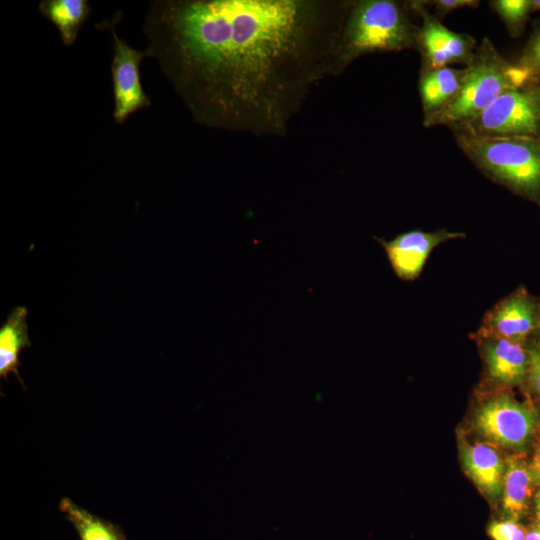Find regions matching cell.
Instances as JSON below:
<instances>
[{"label": "cell", "instance_id": "obj_18", "mask_svg": "<svg viewBox=\"0 0 540 540\" xmlns=\"http://www.w3.org/2000/svg\"><path fill=\"white\" fill-rule=\"evenodd\" d=\"M489 6L499 16L511 38L522 36L533 12L532 0H491Z\"/></svg>", "mask_w": 540, "mask_h": 540}, {"label": "cell", "instance_id": "obj_26", "mask_svg": "<svg viewBox=\"0 0 540 540\" xmlns=\"http://www.w3.org/2000/svg\"><path fill=\"white\" fill-rule=\"evenodd\" d=\"M530 341H534V342H538L540 343V316H539V320H538V323H537V326H536V329L530 339Z\"/></svg>", "mask_w": 540, "mask_h": 540}, {"label": "cell", "instance_id": "obj_22", "mask_svg": "<svg viewBox=\"0 0 540 540\" xmlns=\"http://www.w3.org/2000/svg\"><path fill=\"white\" fill-rule=\"evenodd\" d=\"M426 6L434 7V15L442 20L448 14L462 9V8H472L476 9L480 5L478 0H435V1H426L422 0Z\"/></svg>", "mask_w": 540, "mask_h": 540}, {"label": "cell", "instance_id": "obj_15", "mask_svg": "<svg viewBox=\"0 0 540 540\" xmlns=\"http://www.w3.org/2000/svg\"><path fill=\"white\" fill-rule=\"evenodd\" d=\"M27 315L25 306H16L0 327V377L7 379L8 374L13 373L24 389L26 386L19 374V356L23 348L31 346Z\"/></svg>", "mask_w": 540, "mask_h": 540}, {"label": "cell", "instance_id": "obj_7", "mask_svg": "<svg viewBox=\"0 0 540 540\" xmlns=\"http://www.w3.org/2000/svg\"><path fill=\"white\" fill-rule=\"evenodd\" d=\"M408 2L420 18L414 49L421 56V68H440L451 64H461L464 67L469 65L478 45L476 39L469 34L457 33L447 28L422 0Z\"/></svg>", "mask_w": 540, "mask_h": 540}, {"label": "cell", "instance_id": "obj_16", "mask_svg": "<svg viewBox=\"0 0 540 540\" xmlns=\"http://www.w3.org/2000/svg\"><path fill=\"white\" fill-rule=\"evenodd\" d=\"M38 10L56 27L66 47L75 43L82 25L91 14L87 0H43Z\"/></svg>", "mask_w": 540, "mask_h": 540}, {"label": "cell", "instance_id": "obj_24", "mask_svg": "<svg viewBox=\"0 0 540 540\" xmlns=\"http://www.w3.org/2000/svg\"><path fill=\"white\" fill-rule=\"evenodd\" d=\"M525 540H540V523L527 531Z\"/></svg>", "mask_w": 540, "mask_h": 540}, {"label": "cell", "instance_id": "obj_19", "mask_svg": "<svg viewBox=\"0 0 540 540\" xmlns=\"http://www.w3.org/2000/svg\"><path fill=\"white\" fill-rule=\"evenodd\" d=\"M515 63L528 74L532 84L540 83V22L534 26Z\"/></svg>", "mask_w": 540, "mask_h": 540}, {"label": "cell", "instance_id": "obj_27", "mask_svg": "<svg viewBox=\"0 0 540 540\" xmlns=\"http://www.w3.org/2000/svg\"><path fill=\"white\" fill-rule=\"evenodd\" d=\"M533 12H540V0H532Z\"/></svg>", "mask_w": 540, "mask_h": 540}, {"label": "cell", "instance_id": "obj_25", "mask_svg": "<svg viewBox=\"0 0 540 540\" xmlns=\"http://www.w3.org/2000/svg\"><path fill=\"white\" fill-rule=\"evenodd\" d=\"M535 515L538 523H540V490L533 496Z\"/></svg>", "mask_w": 540, "mask_h": 540}, {"label": "cell", "instance_id": "obj_11", "mask_svg": "<svg viewBox=\"0 0 540 540\" xmlns=\"http://www.w3.org/2000/svg\"><path fill=\"white\" fill-rule=\"evenodd\" d=\"M483 359L486 375L502 388L524 386L530 354L528 343L497 337L474 338Z\"/></svg>", "mask_w": 540, "mask_h": 540}, {"label": "cell", "instance_id": "obj_5", "mask_svg": "<svg viewBox=\"0 0 540 540\" xmlns=\"http://www.w3.org/2000/svg\"><path fill=\"white\" fill-rule=\"evenodd\" d=\"M453 133L540 140V83L505 92L478 117Z\"/></svg>", "mask_w": 540, "mask_h": 540}, {"label": "cell", "instance_id": "obj_12", "mask_svg": "<svg viewBox=\"0 0 540 540\" xmlns=\"http://www.w3.org/2000/svg\"><path fill=\"white\" fill-rule=\"evenodd\" d=\"M460 456L465 473L489 500L501 497L505 460L494 444H461Z\"/></svg>", "mask_w": 540, "mask_h": 540}, {"label": "cell", "instance_id": "obj_21", "mask_svg": "<svg viewBox=\"0 0 540 540\" xmlns=\"http://www.w3.org/2000/svg\"><path fill=\"white\" fill-rule=\"evenodd\" d=\"M530 363L526 382L523 387L534 398L540 400V343L529 341Z\"/></svg>", "mask_w": 540, "mask_h": 540}, {"label": "cell", "instance_id": "obj_2", "mask_svg": "<svg viewBox=\"0 0 540 540\" xmlns=\"http://www.w3.org/2000/svg\"><path fill=\"white\" fill-rule=\"evenodd\" d=\"M408 1L349 0L332 50L330 76L377 52L414 49L418 24Z\"/></svg>", "mask_w": 540, "mask_h": 540}, {"label": "cell", "instance_id": "obj_3", "mask_svg": "<svg viewBox=\"0 0 540 540\" xmlns=\"http://www.w3.org/2000/svg\"><path fill=\"white\" fill-rule=\"evenodd\" d=\"M464 68L457 96L424 127L446 126L453 132L478 117L505 92L532 84L528 74L504 58L488 37L477 45Z\"/></svg>", "mask_w": 540, "mask_h": 540}, {"label": "cell", "instance_id": "obj_23", "mask_svg": "<svg viewBox=\"0 0 540 540\" xmlns=\"http://www.w3.org/2000/svg\"><path fill=\"white\" fill-rule=\"evenodd\" d=\"M529 467L536 485L540 486V442L534 450Z\"/></svg>", "mask_w": 540, "mask_h": 540}, {"label": "cell", "instance_id": "obj_17", "mask_svg": "<svg viewBox=\"0 0 540 540\" xmlns=\"http://www.w3.org/2000/svg\"><path fill=\"white\" fill-rule=\"evenodd\" d=\"M59 509L80 540H127L120 526L89 512L68 497L60 500Z\"/></svg>", "mask_w": 540, "mask_h": 540}, {"label": "cell", "instance_id": "obj_4", "mask_svg": "<svg viewBox=\"0 0 540 540\" xmlns=\"http://www.w3.org/2000/svg\"><path fill=\"white\" fill-rule=\"evenodd\" d=\"M454 135L484 176L540 208V140Z\"/></svg>", "mask_w": 540, "mask_h": 540}, {"label": "cell", "instance_id": "obj_13", "mask_svg": "<svg viewBox=\"0 0 540 540\" xmlns=\"http://www.w3.org/2000/svg\"><path fill=\"white\" fill-rule=\"evenodd\" d=\"M465 68L450 66L420 68L418 90L423 112V125L441 113L457 96Z\"/></svg>", "mask_w": 540, "mask_h": 540}, {"label": "cell", "instance_id": "obj_6", "mask_svg": "<svg viewBox=\"0 0 540 540\" xmlns=\"http://www.w3.org/2000/svg\"><path fill=\"white\" fill-rule=\"evenodd\" d=\"M473 423L477 433L489 443L522 451L534 438L540 419L532 404L501 391L479 405Z\"/></svg>", "mask_w": 540, "mask_h": 540}, {"label": "cell", "instance_id": "obj_8", "mask_svg": "<svg viewBox=\"0 0 540 540\" xmlns=\"http://www.w3.org/2000/svg\"><path fill=\"white\" fill-rule=\"evenodd\" d=\"M540 316V299L519 286L488 310L471 337H497L528 343Z\"/></svg>", "mask_w": 540, "mask_h": 540}, {"label": "cell", "instance_id": "obj_9", "mask_svg": "<svg viewBox=\"0 0 540 540\" xmlns=\"http://www.w3.org/2000/svg\"><path fill=\"white\" fill-rule=\"evenodd\" d=\"M111 32L113 38L111 62L113 118L117 124H123L132 114L151 104L140 79V66L148 54L146 50H137L119 38L114 26H111Z\"/></svg>", "mask_w": 540, "mask_h": 540}, {"label": "cell", "instance_id": "obj_10", "mask_svg": "<svg viewBox=\"0 0 540 540\" xmlns=\"http://www.w3.org/2000/svg\"><path fill=\"white\" fill-rule=\"evenodd\" d=\"M465 233L439 229L426 232L419 229L404 232L386 241L375 237L386 252L396 276L404 281L417 279L435 247L452 239L464 238Z\"/></svg>", "mask_w": 540, "mask_h": 540}, {"label": "cell", "instance_id": "obj_20", "mask_svg": "<svg viewBox=\"0 0 540 540\" xmlns=\"http://www.w3.org/2000/svg\"><path fill=\"white\" fill-rule=\"evenodd\" d=\"M492 540H525L527 531L517 520L493 521L487 527Z\"/></svg>", "mask_w": 540, "mask_h": 540}, {"label": "cell", "instance_id": "obj_1", "mask_svg": "<svg viewBox=\"0 0 540 540\" xmlns=\"http://www.w3.org/2000/svg\"><path fill=\"white\" fill-rule=\"evenodd\" d=\"M348 2L156 0L145 50L198 124L282 137L330 76Z\"/></svg>", "mask_w": 540, "mask_h": 540}, {"label": "cell", "instance_id": "obj_14", "mask_svg": "<svg viewBox=\"0 0 540 540\" xmlns=\"http://www.w3.org/2000/svg\"><path fill=\"white\" fill-rule=\"evenodd\" d=\"M534 481L529 464L518 456L505 459L501 506L507 519L519 520L529 511Z\"/></svg>", "mask_w": 540, "mask_h": 540}]
</instances>
